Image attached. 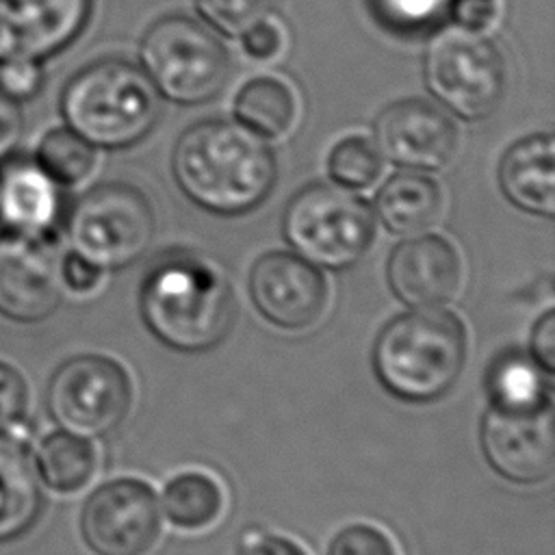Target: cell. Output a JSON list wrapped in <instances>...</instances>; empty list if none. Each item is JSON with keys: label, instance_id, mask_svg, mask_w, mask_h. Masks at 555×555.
Here are the masks:
<instances>
[{"label": "cell", "instance_id": "1", "mask_svg": "<svg viewBox=\"0 0 555 555\" xmlns=\"http://www.w3.org/2000/svg\"><path fill=\"white\" fill-rule=\"evenodd\" d=\"M171 171L195 206L221 217L258 208L278 180L271 147L228 119H202L189 126L171 152Z\"/></svg>", "mask_w": 555, "mask_h": 555}, {"label": "cell", "instance_id": "2", "mask_svg": "<svg viewBox=\"0 0 555 555\" xmlns=\"http://www.w3.org/2000/svg\"><path fill=\"white\" fill-rule=\"evenodd\" d=\"M468 334L444 308H412L390 319L371 351L379 386L403 403L425 405L447 397L466 364Z\"/></svg>", "mask_w": 555, "mask_h": 555}, {"label": "cell", "instance_id": "3", "mask_svg": "<svg viewBox=\"0 0 555 555\" xmlns=\"http://www.w3.org/2000/svg\"><path fill=\"white\" fill-rule=\"evenodd\" d=\"M139 312L150 334L178 353L219 347L236 319L230 284L193 256L156 262L139 288Z\"/></svg>", "mask_w": 555, "mask_h": 555}, {"label": "cell", "instance_id": "4", "mask_svg": "<svg viewBox=\"0 0 555 555\" xmlns=\"http://www.w3.org/2000/svg\"><path fill=\"white\" fill-rule=\"evenodd\" d=\"M160 113L158 91L126 59H100L78 69L61 91L69 130L100 150H126L150 134Z\"/></svg>", "mask_w": 555, "mask_h": 555}, {"label": "cell", "instance_id": "5", "mask_svg": "<svg viewBox=\"0 0 555 555\" xmlns=\"http://www.w3.org/2000/svg\"><path fill=\"white\" fill-rule=\"evenodd\" d=\"M139 59L158 95L182 106L215 100L232 72L230 52L215 33L182 13L163 15L143 33Z\"/></svg>", "mask_w": 555, "mask_h": 555}, {"label": "cell", "instance_id": "6", "mask_svg": "<svg viewBox=\"0 0 555 555\" xmlns=\"http://www.w3.org/2000/svg\"><path fill=\"white\" fill-rule=\"evenodd\" d=\"M282 232L297 256L319 269L340 271L369 251L375 238V215L351 189L314 182L291 197Z\"/></svg>", "mask_w": 555, "mask_h": 555}, {"label": "cell", "instance_id": "7", "mask_svg": "<svg viewBox=\"0 0 555 555\" xmlns=\"http://www.w3.org/2000/svg\"><path fill=\"white\" fill-rule=\"evenodd\" d=\"M63 219L69 251L102 273L137 262L150 247L156 228L150 199L126 182L89 189Z\"/></svg>", "mask_w": 555, "mask_h": 555}, {"label": "cell", "instance_id": "8", "mask_svg": "<svg viewBox=\"0 0 555 555\" xmlns=\"http://www.w3.org/2000/svg\"><path fill=\"white\" fill-rule=\"evenodd\" d=\"M429 93L453 115L477 121L490 117L507 89L505 59L481 33L462 26L438 28L423 54Z\"/></svg>", "mask_w": 555, "mask_h": 555}, {"label": "cell", "instance_id": "9", "mask_svg": "<svg viewBox=\"0 0 555 555\" xmlns=\"http://www.w3.org/2000/svg\"><path fill=\"white\" fill-rule=\"evenodd\" d=\"M130 405V375L108 356H74L50 377L48 410L65 431L85 438L106 436L126 421Z\"/></svg>", "mask_w": 555, "mask_h": 555}, {"label": "cell", "instance_id": "10", "mask_svg": "<svg viewBox=\"0 0 555 555\" xmlns=\"http://www.w3.org/2000/svg\"><path fill=\"white\" fill-rule=\"evenodd\" d=\"M160 525L154 488L134 477L95 488L80 514L82 540L95 555H147L158 542Z\"/></svg>", "mask_w": 555, "mask_h": 555}, {"label": "cell", "instance_id": "11", "mask_svg": "<svg viewBox=\"0 0 555 555\" xmlns=\"http://www.w3.org/2000/svg\"><path fill=\"white\" fill-rule=\"evenodd\" d=\"M479 444L499 477L518 486L544 483L555 473L553 408L507 412L488 405L479 423Z\"/></svg>", "mask_w": 555, "mask_h": 555}, {"label": "cell", "instance_id": "12", "mask_svg": "<svg viewBox=\"0 0 555 555\" xmlns=\"http://www.w3.org/2000/svg\"><path fill=\"white\" fill-rule=\"evenodd\" d=\"M52 238L0 236V314L17 323L48 319L61 304L63 278Z\"/></svg>", "mask_w": 555, "mask_h": 555}, {"label": "cell", "instance_id": "13", "mask_svg": "<svg viewBox=\"0 0 555 555\" xmlns=\"http://www.w3.org/2000/svg\"><path fill=\"white\" fill-rule=\"evenodd\" d=\"M247 291L256 310L271 325L291 332L314 325L327 306L323 271L288 251L260 256L249 271Z\"/></svg>", "mask_w": 555, "mask_h": 555}, {"label": "cell", "instance_id": "14", "mask_svg": "<svg viewBox=\"0 0 555 555\" xmlns=\"http://www.w3.org/2000/svg\"><path fill=\"white\" fill-rule=\"evenodd\" d=\"M373 132L382 158L410 171L447 167L457 145V130L451 117L418 98L388 104L377 115Z\"/></svg>", "mask_w": 555, "mask_h": 555}, {"label": "cell", "instance_id": "15", "mask_svg": "<svg viewBox=\"0 0 555 555\" xmlns=\"http://www.w3.org/2000/svg\"><path fill=\"white\" fill-rule=\"evenodd\" d=\"M93 0H0V63H41L87 28Z\"/></svg>", "mask_w": 555, "mask_h": 555}, {"label": "cell", "instance_id": "16", "mask_svg": "<svg viewBox=\"0 0 555 555\" xmlns=\"http://www.w3.org/2000/svg\"><path fill=\"white\" fill-rule=\"evenodd\" d=\"M386 280L401 304L410 308H438L449 304L460 288V256L442 236L414 234L392 249Z\"/></svg>", "mask_w": 555, "mask_h": 555}, {"label": "cell", "instance_id": "17", "mask_svg": "<svg viewBox=\"0 0 555 555\" xmlns=\"http://www.w3.org/2000/svg\"><path fill=\"white\" fill-rule=\"evenodd\" d=\"M0 165V223L4 230L52 238L65 217L63 186L37 158L11 156Z\"/></svg>", "mask_w": 555, "mask_h": 555}, {"label": "cell", "instance_id": "18", "mask_svg": "<svg viewBox=\"0 0 555 555\" xmlns=\"http://www.w3.org/2000/svg\"><path fill=\"white\" fill-rule=\"evenodd\" d=\"M499 186L520 210L551 219L555 215V143L548 132L529 134L503 154Z\"/></svg>", "mask_w": 555, "mask_h": 555}, {"label": "cell", "instance_id": "19", "mask_svg": "<svg viewBox=\"0 0 555 555\" xmlns=\"http://www.w3.org/2000/svg\"><path fill=\"white\" fill-rule=\"evenodd\" d=\"M39 509L35 460L20 440L0 431V542L22 535L37 520Z\"/></svg>", "mask_w": 555, "mask_h": 555}, {"label": "cell", "instance_id": "20", "mask_svg": "<svg viewBox=\"0 0 555 555\" xmlns=\"http://www.w3.org/2000/svg\"><path fill=\"white\" fill-rule=\"evenodd\" d=\"M440 210V186L431 178L410 169L388 178L375 197L377 219L388 232L399 236L423 234L438 221Z\"/></svg>", "mask_w": 555, "mask_h": 555}, {"label": "cell", "instance_id": "21", "mask_svg": "<svg viewBox=\"0 0 555 555\" xmlns=\"http://www.w3.org/2000/svg\"><path fill=\"white\" fill-rule=\"evenodd\" d=\"M551 375H546L525 351H505L486 373L488 405L507 412H535L553 408Z\"/></svg>", "mask_w": 555, "mask_h": 555}, {"label": "cell", "instance_id": "22", "mask_svg": "<svg viewBox=\"0 0 555 555\" xmlns=\"http://www.w3.org/2000/svg\"><path fill=\"white\" fill-rule=\"evenodd\" d=\"M297 115L293 89L273 76L251 78L241 87L234 100L236 124L260 139H278L286 134Z\"/></svg>", "mask_w": 555, "mask_h": 555}, {"label": "cell", "instance_id": "23", "mask_svg": "<svg viewBox=\"0 0 555 555\" xmlns=\"http://www.w3.org/2000/svg\"><path fill=\"white\" fill-rule=\"evenodd\" d=\"M35 466L50 488L59 492H76L93 477L98 455L85 436L63 429L43 438L37 449Z\"/></svg>", "mask_w": 555, "mask_h": 555}, {"label": "cell", "instance_id": "24", "mask_svg": "<svg viewBox=\"0 0 555 555\" xmlns=\"http://www.w3.org/2000/svg\"><path fill=\"white\" fill-rule=\"evenodd\" d=\"M163 507L176 527L202 529L219 518L223 509V490L206 473H180L167 481Z\"/></svg>", "mask_w": 555, "mask_h": 555}, {"label": "cell", "instance_id": "25", "mask_svg": "<svg viewBox=\"0 0 555 555\" xmlns=\"http://www.w3.org/2000/svg\"><path fill=\"white\" fill-rule=\"evenodd\" d=\"M37 163L61 184L82 182L95 163V147L69 128L50 130L37 150Z\"/></svg>", "mask_w": 555, "mask_h": 555}, {"label": "cell", "instance_id": "26", "mask_svg": "<svg viewBox=\"0 0 555 555\" xmlns=\"http://www.w3.org/2000/svg\"><path fill=\"white\" fill-rule=\"evenodd\" d=\"M327 171L334 184L345 189H369L379 180L384 158L373 141L364 137H347L332 147Z\"/></svg>", "mask_w": 555, "mask_h": 555}, {"label": "cell", "instance_id": "27", "mask_svg": "<svg viewBox=\"0 0 555 555\" xmlns=\"http://www.w3.org/2000/svg\"><path fill=\"white\" fill-rule=\"evenodd\" d=\"M451 0H369L373 17L390 33L414 37L438 26Z\"/></svg>", "mask_w": 555, "mask_h": 555}, {"label": "cell", "instance_id": "28", "mask_svg": "<svg viewBox=\"0 0 555 555\" xmlns=\"http://www.w3.org/2000/svg\"><path fill=\"white\" fill-rule=\"evenodd\" d=\"M280 0H195L197 13L223 35L241 37L251 26L264 22Z\"/></svg>", "mask_w": 555, "mask_h": 555}, {"label": "cell", "instance_id": "29", "mask_svg": "<svg viewBox=\"0 0 555 555\" xmlns=\"http://www.w3.org/2000/svg\"><path fill=\"white\" fill-rule=\"evenodd\" d=\"M325 555H397V548L382 529L358 522L340 529Z\"/></svg>", "mask_w": 555, "mask_h": 555}, {"label": "cell", "instance_id": "30", "mask_svg": "<svg viewBox=\"0 0 555 555\" xmlns=\"http://www.w3.org/2000/svg\"><path fill=\"white\" fill-rule=\"evenodd\" d=\"M41 85H43V72L39 63H33V61L0 63V89L15 102L35 98Z\"/></svg>", "mask_w": 555, "mask_h": 555}, {"label": "cell", "instance_id": "31", "mask_svg": "<svg viewBox=\"0 0 555 555\" xmlns=\"http://www.w3.org/2000/svg\"><path fill=\"white\" fill-rule=\"evenodd\" d=\"M26 410V384L22 375L0 362V431L15 425Z\"/></svg>", "mask_w": 555, "mask_h": 555}, {"label": "cell", "instance_id": "32", "mask_svg": "<svg viewBox=\"0 0 555 555\" xmlns=\"http://www.w3.org/2000/svg\"><path fill=\"white\" fill-rule=\"evenodd\" d=\"M531 360L546 373H555V310H546L533 325L529 338Z\"/></svg>", "mask_w": 555, "mask_h": 555}, {"label": "cell", "instance_id": "33", "mask_svg": "<svg viewBox=\"0 0 555 555\" xmlns=\"http://www.w3.org/2000/svg\"><path fill=\"white\" fill-rule=\"evenodd\" d=\"M24 137V115L20 102L0 89V163L15 156Z\"/></svg>", "mask_w": 555, "mask_h": 555}, {"label": "cell", "instance_id": "34", "mask_svg": "<svg viewBox=\"0 0 555 555\" xmlns=\"http://www.w3.org/2000/svg\"><path fill=\"white\" fill-rule=\"evenodd\" d=\"M455 26L483 33L496 17L494 0H451L447 13Z\"/></svg>", "mask_w": 555, "mask_h": 555}, {"label": "cell", "instance_id": "35", "mask_svg": "<svg viewBox=\"0 0 555 555\" xmlns=\"http://www.w3.org/2000/svg\"><path fill=\"white\" fill-rule=\"evenodd\" d=\"M241 43H243L245 54H249L251 59H258V61H267L280 52L282 35L273 24H269L264 20V22L251 26L249 30H245L241 35Z\"/></svg>", "mask_w": 555, "mask_h": 555}, {"label": "cell", "instance_id": "36", "mask_svg": "<svg viewBox=\"0 0 555 555\" xmlns=\"http://www.w3.org/2000/svg\"><path fill=\"white\" fill-rule=\"evenodd\" d=\"M61 278H63L65 288H69L74 293H87L98 286V282L102 280V271L69 251L67 256H63Z\"/></svg>", "mask_w": 555, "mask_h": 555}, {"label": "cell", "instance_id": "37", "mask_svg": "<svg viewBox=\"0 0 555 555\" xmlns=\"http://www.w3.org/2000/svg\"><path fill=\"white\" fill-rule=\"evenodd\" d=\"M236 555H308L297 542L275 533H254L241 540Z\"/></svg>", "mask_w": 555, "mask_h": 555}]
</instances>
